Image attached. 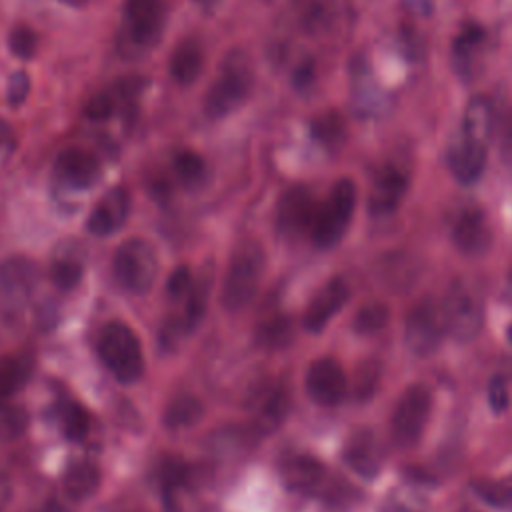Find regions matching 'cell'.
I'll return each instance as SVG.
<instances>
[{
  "mask_svg": "<svg viewBox=\"0 0 512 512\" xmlns=\"http://www.w3.org/2000/svg\"><path fill=\"white\" fill-rule=\"evenodd\" d=\"M254 86V64L246 50L230 48L212 80L202 110L210 120H222L234 114L250 96Z\"/></svg>",
  "mask_w": 512,
  "mask_h": 512,
  "instance_id": "6da1fadb",
  "label": "cell"
},
{
  "mask_svg": "<svg viewBox=\"0 0 512 512\" xmlns=\"http://www.w3.org/2000/svg\"><path fill=\"white\" fill-rule=\"evenodd\" d=\"M98 356L108 372L118 382H134L142 376L144 356L138 336L132 328L120 320H112L102 326L96 340Z\"/></svg>",
  "mask_w": 512,
  "mask_h": 512,
  "instance_id": "7a4b0ae2",
  "label": "cell"
},
{
  "mask_svg": "<svg viewBox=\"0 0 512 512\" xmlns=\"http://www.w3.org/2000/svg\"><path fill=\"white\" fill-rule=\"evenodd\" d=\"M262 272H264V252L256 242L246 240L234 250L230 258L228 272L222 284V304L230 312H236L246 304H250L252 298L256 296Z\"/></svg>",
  "mask_w": 512,
  "mask_h": 512,
  "instance_id": "3957f363",
  "label": "cell"
},
{
  "mask_svg": "<svg viewBox=\"0 0 512 512\" xmlns=\"http://www.w3.org/2000/svg\"><path fill=\"white\" fill-rule=\"evenodd\" d=\"M356 206V186L350 178H340L328 198L316 208V216L310 228L312 240L318 248L336 246L348 230Z\"/></svg>",
  "mask_w": 512,
  "mask_h": 512,
  "instance_id": "277c9868",
  "label": "cell"
},
{
  "mask_svg": "<svg viewBox=\"0 0 512 512\" xmlns=\"http://www.w3.org/2000/svg\"><path fill=\"white\" fill-rule=\"evenodd\" d=\"M166 0H126L122 12V42L136 54L154 48L166 30Z\"/></svg>",
  "mask_w": 512,
  "mask_h": 512,
  "instance_id": "5b68a950",
  "label": "cell"
},
{
  "mask_svg": "<svg viewBox=\"0 0 512 512\" xmlns=\"http://www.w3.org/2000/svg\"><path fill=\"white\" fill-rule=\"evenodd\" d=\"M112 272L124 290L144 294L152 288L158 276V256L154 246L142 238L124 240L114 252Z\"/></svg>",
  "mask_w": 512,
  "mask_h": 512,
  "instance_id": "8992f818",
  "label": "cell"
},
{
  "mask_svg": "<svg viewBox=\"0 0 512 512\" xmlns=\"http://www.w3.org/2000/svg\"><path fill=\"white\" fill-rule=\"evenodd\" d=\"M38 280L32 260L12 256L0 262V316L8 322L18 320L28 308Z\"/></svg>",
  "mask_w": 512,
  "mask_h": 512,
  "instance_id": "52a82bcc",
  "label": "cell"
},
{
  "mask_svg": "<svg viewBox=\"0 0 512 512\" xmlns=\"http://www.w3.org/2000/svg\"><path fill=\"white\" fill-rule=\"evenodd\" d=\"M446 332L458 340H472L482 328V300L466 282H454L442 302Z\"/></svg>",
  "mask_w": 512,
  "mask_h": 512,
  "instance_id": "ba28073f",
  "label": "cell"
},
{
  "mask_svg": "<svg viewBox=\"0 0 512 512\" xmlns=\"http://www.w3.org/2000/svg\"><path fill=\"white\" fill-rule=\"evenodd\" d=\"M432 394L426 384H412L400 396L392 416V438L398 446H414L428 422Z\"/></svg>",
  "mask_w": 512,
  "mask_h": 512,
  "instance_id": "9c48e42d",
  "label": "cell"
},
{
  "mask_svg": "<svg viewBox=\"0 0 512 512\" xmlns=\"http://www.w3.org/2000/svg\"><path fill=\"white\" fill-rule=\"evenodd\" d=\"M446 332L442 306L432 300L418 302L406 316L404 342L416 356H430L442 342Z\"/></svg>",
  "mask_w": 512,
  "mask_h": 512,
  "instance_id": "30bf717a",
  "label": "cell"
},
{
  "mask_svg": "<svg viewBox=\"0 0 512 512\" xmlns=\"http://www.w3.org/2000/svg\"><path fill=\"white\" fill-rule=\"evenodd\" d=\"M410 182V170L402 160H388L384 162L370 186V196H368V206L374 216H386L398 208L402 202Z\"/></svg>",
  "mask_w": 512,
  "mask_h": 512,
  "instance_id": "8fae6325",
  "label": "cell"
},
{
  "mask_svg": "<svg viewBox=\"0 0 512 512\" xmlns=\"http://www.w3.org/2000/svg\"><path fill=\"white\" fill-rule=\"evenodd\" d=\"M488 160V140L456 130L448 144V168L462 184H474L484 174Z\"/></svg>",
  "mask_w": 512,
  "mask_h": 512,
  "instance_id": "7c38bea8",
  "label": "cell"
},
{
  "mask_svg": "<svg viewBox=\"0 0 512 512\" xmlns=\"http://www.w3.org/2000/svg\"><path fill=\"white\" fill-rule=\"evenodd\" d=\"M102 174V164L96 154L80 146L62 148L54 158V176L72 190L92 188Z\"/></svg>",
  "mask_w": 512,
  "mask_h": 512,
  "instance_id": "4fadbf2b",
  "label": "cell"
},
{
  "mask_svg": "<svg viewBox=\"0 0 512 512\" xmlns=\"http://www.w3.org/2000/svg\"><path fill=\"white\" fill-rule=\"evenodd\" d=\"M316 202L306 186L288 188L276 206V228L286 238H296L312 228Z\"/></svg>",
  "mask_w": 512,
  "mask_h": 512,
  "instance_id": "5bb4252c",
  "label": "cell"
},
{
  "mask_svg": "<svg viewBox=\"0 0 512 512\" xmlns=\"http://www.w3.org/2000/svg\"><path fill=\"white\" fill-rule=\"evenodd\" d=\"M308 396L320 406H334L346 394V374L334 358H318L308 366L306 378Z\"/></svg>",
  "mask_w": 512,
  "mask_h": 512,
  "instance_id": "9a60e30c",
  "label": "cell"
},
{
  "mask_svg": "<svg viewBox=\"0 0 512 512\" xmlns=\"http://www.w3.org/2000/svg\"><path fill=\"white\" fill-rule=\"evenodd\" d=\"M452 242L468 256L486 252L492 244V230L486 214L478 206H466L452 222Z\"/></svg>",
  "mask_w": 512,
  "mask_h": 512,
  "instance_id": "2e32d148",
  "label": "cell"
},
{
  "mask_svg": "<svg viewBox=\"0 0 512 512\" xmlns=\"http://www.w3.org/2000/svg\"><path fill=\"white\" fill-rule=\"evenodd\" d=\"M130 194L126 188H110L92 208L86 220V230L94 236H110L124 226L130 214Z\"/></svg>",
  "mask_w": 512,
  "mask_h": 512,
  "instance_id": "e0dca14e",
  "label": "cell"
},
{
  "mask_svg": "<svg viewBox=\"0 0 512 512\" xmlns=\"http://www.w3.org/2000/svg\"><path fill=\"white\" fill-rule=\"evenodd\" d=\"M348 294V284L342 278H332L326 282L310 300L304 312V328L308 332H320L346 304Z\"/></svg>",
  "mask_w": 512,
  "mask_h": 512,
  "instance_id": "ac0fdd59",
  "label": "cell"
},
{
  "mask_svg": "<svg viewBox=\"0 0 512 512\" xmlns=\"http://www.w3.org/2000/svg\"><path fill=\"white\" fill-rule=\"evenodd\" d=\"M204 46L198 38L186 36L182 38L168 58V72L170 78L178 86H192L204 72Z\"/></svg>",
  "mask_w": 512,
  "mask_h": 512,
  "instance_id": "d6986e66",
  "label": "cell"
},
{
  "mask_svg": "<svg viewBox=\"0 0 512 512\" xmlns=\"http://www.w3.org/2000/svg\"><path fill=\"white\" fill-rule=\"evenodd\" d=\"M326 470L312 456H290L280 464V480L282 484L298 494H310L324 482Z\"/></svg>",
  "mask_w": 512,
  "mask_h": 512,
  "instance_id": "ffe728a7",
  "label": "cell"
},
{
  "mask_svg": "<svg viewBox=\"0 0 512 512\" xmlns=\"http://www.w3.org/2000/svg\"><path fill=\"white\" fill-rule=\"evenodd\" d=\"M290 408V398L286 388L282 386H266L260 390L256 396L252 416H254V426L260 434H270L274 432L286 418Z\"/></svg>",
  "mask_w": 512,
  "mask_h": 512,
  "instance_id": "44dd1931",
  "label": "cell"
},
{
  "mask_svg": "<svg viewBox=\"0 0 512 512\" xmlns=\"http://www.w3.org/2000/svg\"><path fill=\"white\" fill-rule=\"evenodd\" d=\"M344 462L360 476L372 478L380 470V452L370 432L356 434L344 448Z\"/></svg>",
  "mask_w": 512,
  "mask_h": 512,
  "instance_id": "7402d4cb",
  "label": "cell"
},
{
  "mask_svg": "<svg viewBox=\"0 0 512 512\" xmlns=\"http://www.w3.org/2000/svg\"><path fill=\"white\" fill-rule=\"evenodd\" d=\"M34 358L28 352H14L0 356V400L14 396L30 378Z\"/></svg>",
  "mask_w": 512,
  "mask_h": 512,
  "instance_id": "603a6c76",
  "label": "cell"
},
{
  "mask_svg": "<svg viewBox=\"0 0 512 512\" xmlns=\"http://www.w3.org/2000/svg\"><path fill=\"white\" fill-rule=\"evenodd\" d=\"M100 486V468L94 462L82 460L72 464L62 478V488L70 500H86Z\"/></svg>",
  "mask_w": 512,
  "mask_h": 512,
  "instance_id": "cb8c5ba5",
  "label": "cell"
},
{
  "mask_svg": "<svg viewBox=\"0 0 512 512\" xmlns=\"http://www.w3.org/2000/svg\"><path fill=\"white\" fill-rule=\"evenodd\" d=\"M484 44V30L478 24H466L452 44V64L464 76L474 66Z\"/></svg>",
  "mask_w": 512,
  "mask_h": 512,
  "instance_id": "d4e9b609",
  "label": "cell"
},
{
  "mask_svg": "<svg viewBox=\"0 0 512 512\" xmlns=\"http://www.w3.org/2000/svg\"><path fill=\"white\" fill-rule=\"evenodd\" d=\"M172 172L184 188H198L208 178L206 160L190 148H180L172 156Z\"/></svg>",
  "mask_w": 512,
  "mask_h": 512,
  "instance_id": "484cf974",
  "label": "cell"
},
{
  "mask_svg": "<svg viewBox=\"0 0 512 512\" xmlns=\"http://www.w3.org/2000/svg\"><path fill=\"white\" fill-rule=\"evenodd\" d=\"M428 496L416 484H402L388 492L380 512H426Z\"/></svg>",
  "mask_w": 512,
  "mask_h": 512,
  "instance_id": "4316f807",
  "label": "cell"
},
{
  "mask_svg": "<svg viewBox=\"0 0 512 512\" xmlns=\"http://www.w3.org/2000/svg\"><path fill=\"white\" fill-rule=\"evenodd\" d=\"M202 416V404L196 396L180 394L170 400V404L164 410V424L170 430L188 428Z\"/></svg>",
  "mask_w": 512,
  "mask_h": 512,
  "instance_id": "83f0119b",
  "label": "cell"
},
{
  "mask_svg": "<svg viewBox=\"0 0 512 512\" xmlns=\"http://www.w3.org/2000/svg\"><path fill=\"white\" fill-rule=\"evenodd\" d=\"M58 422L70 442H82L90 430L88 412L74 400H62L58 404Z\"/></svg>",
  "mask_w": 512,
  "mask_h": 512,
  "instance_id": "f1b7e54d",
  "label": "cell"
},
{
  "mask_svg": "<svg viewBox=\"0 0 512 512\" xmlns=\"http://www.w3.org/2000/svg\"><path fill=\"white\" fill-rule=\"evenodd\" d=\"M472 488L476 496L482 498L486 504L500 510H512V476L496 480H478L472 484Z\"/></svg>",
  "mask_w": 512,
  "mask_h": 512,
  "instance_id": "f546056e",
  "label": "cell"
},
{
  "mask_svg": "<svg viewBox=\"0 0 512 512\" xmlns=\"http://www.w3.org/2000/svg\"><path fill=\"white\" fill-rule=\"evenodd\" d=\"M258 344L264 348H284L294 338V326L286 316L268 318L258 326Z\"/></svg>",
  "mask_w": 512,
  "mask_h": 512,
  "instance_id": "4dcf8cb0",
  "label": "cell"
},
{
  "mask_svg": "<svg viewBox=\"0 0 512 512\" xmlns=\"http://www.w3.org/2000/svg\"><path fill=\"white\" fill-rule=\"evenodd\" d=\"M344 120L336 112H326L310 122V134L316 142L332 148L344 138Z\"/></svg>",
  "mask_w": 512,
  "mask_h": 512,
  "instance_id": "1f68e13d",
  "label": "cell"
},
{
  "mask_svg": "<svg viewBox=\"0 0 512 512\" xmlns=\"http://www.w3.org/2000/svg\"><path fill=\"white\" fill-rule=\"evenodd\" d=\"M50 276L56 288L60 290H72L80 278H82V262L78 258H74L72 252L60 254L50 268Z\"/></svg>",
  "mask_w": 512,
  "mask_h": 512,
  "instance_id": "d6a6232c",
  "label": "cell"
},
{
  "mask_svg": "<svg viewBox=\"0 0 512 512\" xmlns=\"http://www.w3.org/2000/svg\"><path fill=\"white\" fill-rule=\"evenodd\" d=\"M386 322H388V308L382 302H368L356 312L352 320V328L358 334L370 336L380 332L386 326Z\"/></svg>",
  "mask_w": 512,
  "mask_h": 512,
  "instance_id": "836d02e7",
  "label": "cell"
},
{
  "mask_svg": "<svg viewBox=\"0 0 512 512\" xmlns=\"http://www.w3.org/2000/svg\"><path fill=\"white\" fill-rule=\"evenodd\" d=\"M26 428V412L20 406L0 400V440H14Z\"/></svg>",
  "mask_w": 512,
  "mask_h": 512,
  "instance_id": "e575fe53",
  "label": "cell"
},
{
  "mask_svg": "<svg viewBox=\"0 0 512 512\" xmlns=\"http://www.w3.org/2000/svg\"><path fill=\"white\" fill-rule=\"evenodd\" d=\"M8 50L18 60H30L38 52V36L30 26H16L8 32Z\"/></svg>",
  "mask_w": 512,
  "mask_h": 512,
  "instance_id": "d590c367",
  "label": "cell"
},
{
  "mask_svg": "<svg viewBox=\"0 0 512 512\" xmlns=\"http://www.w3.org/2000/svg\"><path fill=\"white\" fill-rule=\"evenodd\" d=\"M116 108H118V100L114 92L108 88L88 98V102L84 104V116L92 122H104L116 114Z\"/></svg>",
  "mask_w": 512,
  "mask_h": 512,
  "instance_id": "8d00e7d4",
  "label": "cell"
},
{
  "mask_svg": "<svg viewBox=\"0 0 512 512\" xmlns=\"http://www.w3.org/2000/svg\"><path fill=\"white\" fill-rule=\"evenodd\" d=\"M378 380H380V364L374 360H366L356 372V382H354L356 396L368 398L374 392Z\"/></svg>",
  "mask_w": 512,
  "mask_h": 512,
  "instance_id": "74e56055",
  "label": "cell"
},
{
  "mask_svg": "<svg viewBox=\"0 0 512 512\" xmlns=\"http://www.w3.org/2000/svg\"><path fill=\"white\" fill-rule=\"evenodd\" d=\"M30 94V76L24 70H16L10 74L8 78V86H6V102L12 108H18L26 102Z\"/></svg>",
  "mask_w": 512,
  "mask_h": 512,
  "instance_id": "f35d334b",
  "label": "cell"
},
{
  "mask_svg": "<svg viewBox=\"0 0 512 512\" xmlns=\"http://www.w3.org/2000/svg\"><path fill=\"white\" fill-rule=\"evenodd\" d=\"M142 88H144V80L140 76H122L110 86L118 104H128V102L136 100V96L142 92Z\"/></svg>",
  "mask_w": 512,
  "mask_h": 512,
  "instance_id": "ab89813d",
  "label": "cell"
},
{
  "mask_svg": "<svg viewBox=\"0 0 512 512\" xmlns=\"http://www.w3.org/2000/svg\"><path fill=\"white\" fill-rule=\"evenodd\" d=\"M192 286H194V284H192V274H190V270H188L186 266H180V268H176V270L170 274L168 284H166V292H168L170 298L180 300V298H186V296L190 294Z\"/></svg>",
  "mask_w": 512,
  "mask_h": 512,
  "instance_id": "60d3db41",
  "label": "cell"
},
{
  "mask_svg": "<svg viewBox=\"0 0 512 512\" xmlns=\"http://www.w3.org/2000/svg\"><path fill=\"white\" fill-rule=\"evenodd\" d=\"M488 402H490V408L494 412H504L510 404V394H508V386L506 382L500 378V376H494L490 380V386H488Z\"/></svg>",
  "mask_w": 512,
  "mask_h": 512,
  "instance_id": "b9f144b4",
  "label": "cell"
},
{
  "mask_svg": "<svg viewBox=\"0 0 512 512\" xmlns=\"http://www.w3.org/2000/svg\"><path fill=\"white\" fill-rule=\"evenodd\" d=\"M314 80V64L312 60H302L292 70V86L298 90H306Z\"/></svg>",
  "mask_w": 512,
  "mask_h": 512,
  "instance_id": "7bdbcfd3",
  "label": "cell"
},
{
  "mask_svg": "<svg viewBox=\"0 0 512 512\" xmlns=\"http://www.w3.org/2000/svg\"><path fill=\"white\" fill-rule=\"evenodd\" d=\"M500 156H502V162L512 170V114L504 126V134H502V142H500Z\"/></svg>",
  "mask_w": 512,
  "mask_h": 512,
  "instance_id": "ee69618b",
  "label": "cell"
},
{
  "mask_svg": "<svg viewBox=\"0 0 512 512\" xmlns=\"http://www.w3.org/2000/svg\"><path fill=\"white\" fill-rule=\"evenodd\" d=\"M10 140H12V126L8 120L0 118V150L6 148Z\"/></svg>",
  "mask_w": 512,
  "mask_h": 512,
  "instance_id": "f6af8a7d",
  "label": "cell"
},
{
  "mask_svg": "<svg viewBox=\"0 0 512 512\" xmlns=\"http://www.w3.org/2000/svg\"><path fill=\"white\" fill-rule=\"evenodd\" d=\"M6 496H8V486H6V478H4V474H0V508H2V504L6 502Z\"/></svg>",
  "mask_w": 512,
  "mask_h": 512,
  "instance_id": "bcb514c9",
  "label": "cell"
},
{
  "mask_svg": "<svg viewBox=\"0 0 512 512\" xmlns=\"http://www.w3.org/2000/svg\"><path fill=\"white\" fill-rule=\"evenodd\" d=\"M58 2H62V4H66L70 8H84V6L90 4V0H58Z\"/></svg>",
  "mask_w": 512,
  "mask_h": 512,
  "instance_id": "7dc6e473",
  "label": "cell"
},
{
  "mask_svg": "<svg viewBox=\"0 0 512 512\" xmlns=\"http://www.w3.org/2000/svg\"><path fill=\"white\" fill-rule=\"evenodd\" d=\"M194 2H196L200 8H204V10H214L220 0H194Z\"/></svg>",
  "mask_w": 512,
  "mask_h": 512,
  "instance_id": "c3c4849f",
  "label": "cell"
},
{
  "mask_svg": "<svg viewBox=\"0 0 512 512\" xmlns=\"http://www.w3.org/2000/svg\"><path fill=\"white\" fill-rule=\"evenodd\" d=\"M38 512H66L60 504H54V502H48L46 506H42Z\"/></svg>",
  "mask_w": 512,
  "mask_h": 512,
  "instance_id": "681fc988",
  "label": "cell"
},
{
  "mask_svg": "<svg viewBox=\"0 0 512 512\" xmlns=\"http://www.w3.org/2000/svg\"><path fill=\"white\" fill-rule=\"evenodd\" d=\"M508 340H510V342H512V324H510V326H508Z\"/></svg>",
  "mask_w": 512,
  "mask_h": 512,
  "instance_id": "f907efd6",
  "label": "cell"
}]
</instances>
